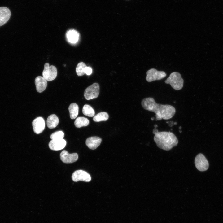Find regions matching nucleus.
Returning <instances> with one entry per match:
<instances>
[{"mask_svg":"<svg viewBox=\"0 0 223 223\" xmlns=\"http://www.w3.org/2000/svg\"><path fill=\"white\" fill-rule=\"evenodd\" d=\"M99 93V85L97 83H94L85 89L84 96L85 99L89 100L97 98Z\"/></svg>","mask_w":223,"mask_h":223,"instance_id":"obj_4","label":"nucleus"},{"mask_svg":"<svg viewBox=\"0 0 223 223\" xmlns=\"http://www.w3.org/2000/svg\"><path fill=\"white\" fill-rule=\"evenodd\" d=\"M64 137V133L61 131H58L52 133L50 138L52 140H59L63 139Z\"/></svg>","mask_w":223,"mask_h":223,"instance_id":"obj_22","label":"nucleus"},{"mask_svg":"<svg viewBox=\"0 0 223 223\" xmlns=\"http://www.w3.org/2000/svg\"><path fill=\"white\" fill-rule=\"evenodd\" d=\"M70 118L72 119H75L78 115L79 112V107L76 103H71L69 107Z\"/></svg>","mask_w":223,"mask_h":223,"instance_id":"obj_17","label":"nucleus"},{"mask_svg":"<svg viewBox=\"0 0 223 223\" xmlns=\"http://www.w3.org/2000/svg\"><path fill=\"white\" fill-rule=\"evenodd\" d=\"M102 140V139L99 137H90L86 139L85 143L89 148L92 150H94L100 145Z\"/></svg>","mask_w":223,"mask_h":223,"instance_id":"obj_12","label":"nucleus"},{"mask_svg":"<svg viewBox=\"0 0 223 223\" xmlns=\"http://www.w3.org/2000/svg\"><path fill=\"white\" fill-rule=\"evenodd\" d=\"M179 132H180V133L181 132V131L180 130V131H179Z\"/></svg>","mask_w":223,"mask_h":223,"instance_id":"obj_29","label":"nucleus"},{"mask_svg":"<svg viewBox=\"0 0 223 223\" xmlns=\"http://www.w3.org/2000/svg\"><path fill=\"white\" fill-rule=\"evenodd\" d=\"M11 11L6 7H0V26L6 23L11 16Z\"/></svg>","mask_w":223,"mask_h":223,"instance_id":"obj_13","label":"nucleus"},{"mask_svg":"<svg viewBox=\"0 0 223 223\" xmlns=\"http://www.w3.org/2000/svg\"><path fill=\"white\" fill-rule=\"evenodd\" d=\"M32 125L33 130L36 134L41 133L44 129L45 121L41 117H38L34 119L32 122Z\"/></svg>","mask_w":223,"mask_h":223,"instance_id":"obj_9","label":"nucleus"},{"mask_svg":"<svg viewBox=\"0 0 223 223\" xmlns=\"http://www.w3.org/2000/svg\"><path fill=\"white\" fill-rule=\"evenodd\" d=\"M141 105L144 109L155 113L156 120L171 119L176 112L175 108L173 106L169 104L157 103L152 97L143 99L141 102Z\"/></svg>","mask_w":223,"mask_h":223,"instance_id":"obj_1","label":"nucleus"},{"mask_svg":"<svg viewBox=\"0 0 223 223\" xmlns=\"http://www.w3.org/2000/svg\"><path fill=\"white\" fill-rule=\"evenodd\" d=\"M166 123H168L169 126L170 127L172 126L173 125H174V122L172 121H171L170 122H167Z\"/></svg>","mask_w":223,"mask_h":223,"instance_id":"obj_24","label":"nucleus"},{"mask_svg":"<svg viewBox=\"0 0 223 223\" xmlns=\"http://www.w3.org/2000/svg\"><path fill=\"white\" fill-rule=\"evenodd\" d=\"M195 164L196 168L201 171L207 170L209 167L208 161L202 154H198L195 157Z\"/></svg>","mask_w":223,"mask_h":223,"instance_id":"obj_7","label":"nucleus"},{"mask_svg":"<svg viewBox=\"0 0 223 223\" xmlns=\"http://www.w3.org/2000/svg\"><path fill=\"white\" fill-rule=\"evenodd\" d=\"M166 76L165 72L162 71H158L152 68L147 71L146 79L148 82L159 80L164 78Z\"/></svg>","mask_w":223,"mask_h":223,"instance_id":"obj_6","label":"nucleus"},{"mask_svg":"<svg viewBox=\"0 0 223 223\" xmlns=\"http://www.w3.org/2000/svg\"><path fill=\"white\" fill-rule=\"evenodd\" d=\"M179 128L180 129L181 128V127H179Z\"/></svg>","mask_w":223,"mask_h":223,"instance_id":"obj_28","label":"nucleus"},{"mask_svg":"<svg viewBox=\"0 0 223 223\" xmlns=\"http://www.w3.org/2000/svg\"><path fill=\"white\" fill-rule=\"evenodd\" d=\"M154 127H155V128H156V127H157V125H154Z\"/></svg>","mask_w":223,"mask_h":223,"instance_id":"obj_25","label":"nucleus"},{"mask_svg":"<svg viewBox=\"0 0 223 223\" xmlns=\"http://www.w3.org/2000/svg\"><path fill=\"white\" fill-rule=\"evenodd\" d=\"M89 124V120L85 117H79L76 118L74 124L75 126L78 128H80L83 126H86Z\"/></svg>","mask_w":223,"mask_h":223,"instance_id":"obj_18","label":"nucleus"},{"mask_svg":"<svg viewBox=\"0 0 223 223\" xmlns=\"http://www.w3.org/2000/svg\"><path fill=\"white\" fill-rule=\"evenodd\" d=\"M165 82L169 84L174 89L179 90L183 86L184 80L180 73L173 72L170 74L169 77L165 81Z\"/></svg>","mask_w":223,"mask_h":223,"instance_id":"obj_3","label":"nucleus"},{"mask_svg":"<svg viewBox=\"0 0 223 223\" xmlns=\"http://www.w3.org/2000/svg\"><path fill=\"white\" fill-rule=\"evenodd\" d=\"M35 83L36 90L39 93L44 91L47 87V81L43 77H37L35 79Z\"/></svg>","mask_w":223,"mask_h":223,"instance_id":"obj_14","label":"nucleus"},{"mask_svg":"<svg viewBox=\"0 0 223 223\" xmlns=\"http://www.w3.org/2000/svg\"><path fill=\"white\" fill-rule=\"evenodd\" d=\"M83 114L88 117L94 116L95 114V111L94 109L90 105H85L82 109Z\"/></svg>","mask_w":223,"mask_h":223,"instance_id":"obj_20","label":"nucleus"},{"mask_svg":"<svg viewBox=\"0 0 223 223\" xmlns=\"http://www.w3.org/2000/svg\"><path fill=\"white\" fill-rule=\"evenodd\" d=\"M154 117H152L151 118V120H154Z\"/></svg>","mask_w":223,"mask_h":223,"instance_id":"obj_26","label":"nucleus"},{"mask_svg":"<svg viewBox=\"0 0 223 223\" xmlns=\"http://www.w3.org/2000/svg\"><path fill=\"white\" fill-rule=\"evenodd\" d=\"M57 74L56 67L54 65L49 66L47 63L44 64V69L42 72L43 77L48 81L54 80L56 77Z\"/></svg>","mask_w":223,"mask_h":223,"instance_id":"obj_5","label":"nucleus"},{"mask_svg":"<svg viewBox=\"0 0 223 223\" xmlns=\"http://www.w3.org/2000/svg\"><path fill=\"white\" fill-rule=\"evenodd\" d=\"M85 73L87 75H90L92 73V69L89 67H86L85 69Z\"/></svg>","mask_w":223,"mask_h":223,"instance_id":"obj_23","label":"nucleus"},{"mask_svg":"<svg viewBox=\"0 0 223 223\" xmlns=\"http://www.w3.org/2000/svg\"><path fill=\"white\" fill-rule=\"evenodd\" d=\"M174 125H177V123L176 122H175L174 123Z\"/></svg>","mask_w":223,"mask_h":223,"instance_id":"obj_27","label":"nucleus"},{"mask_svg":"<svg viewBox=\"0 0 223 223\" xmlns=\"http://www.w3.org/2000/svg\"><path fill=\"white\" fill-rule=\"evenodd\" d=\"M87 67L85 64L83 62L79 63L76 68V72L78 76H82L85 74V69Z\"/></svg>","mask_w":223,"mask_h":223,"instance_id":"obj_21","label":"nucleus"},{"mask_svg":"<svg viewBox=\"0 0 223 223\" xmlns=\"http://www.w3.org/2000/svg\"><path fill=\"white\" fill-rule=\"evenodd\" d=\"M62 161L65 163H71L76 162L78 159V155L76 153L69 154L65 150L63 151L60 154Z\"/></svg>","mask_w":223,"mask_h":223,"instance_id":"obj_10","label":"nucleus"},{"mask_svg":"<svg viewBox=\"0 0 223 223\" xmlns=\"http://www.w3.org/2000/svg\"><path fill=\"white\" fill-rule=\"evenodd\" d=\"M66 145V142L64 139L59 140H51L49 143L50 148L54 151H59L64 148Z\"/></svg>","mask_w":223,"mask_h":223,"instance_id":"obj_11","label":"nucleus"},{"mask_svg":"<svg viewBox=\"0 0 223 223\" xmlns=\"http://www.w3.org/2000/svg\"><path fill=\"white\" fill-rule=\"evenodd\" d=\"M59 122V119L55 114L51 115L47 119V126L50 129H53L57 126Z\"/></svg>","mask_w":223,"mask_h":223,"instance_id":"obj_16","label":"nucleus"},{"mask_svg":"<svg viewBox=\"0 0 223 223\" xmlns=\"http://www.w3.org/2000/svg\"><path fill=\"white\" fill-rule=\"evenodd\" d=\"M66 36L69 42L74 43L77 42L79 35L76 30L72 29L69 30L67 31Z\"/></svg>","mask_w":223,"mask_h":223,"instance_id":"obj_15","label":"nucleus"},{"mask_svg":"<svg viewBox=\"0 0 223 223\" xmlns=\"http://www.w3.org/2000/svg\"><path fill=\"white\" fill-rule=\"evenodd\" d=\"M109 118V115L105 112H102L97 114L93 118V120L95 122H98L102 121H107Z\"/></svg>","mask_w":223,"mask_h":223,"instance_id":"obj_19","label":"nucleus"},{"mask_svg":"<svg viewBox=\"0 0 223 223\" xmlns=\"http://www.w3.org/2000/svg\"><path fill=\"white\" fill-rule=\"evenodd\" d=\"M154 140L159 148L166 151L171 150L178 142L176 136L170 132L158 131L155 134Z\"/></svg>","mask_w":223,"mask_h":223,"instance_id":"obj_2","label":"nucleus"},{"mask_svg":"<svg viewBox=\"0 0 223 223\" xmlns=\"http://www.w3.org/2000/svg\"><path fill=\"white\" fill-rule=\"evenodd\" d=\"M72 178L74 182L81 181L88 182L91 180V177L89 174L82 170H78L74 172L72 176Z\"/></svg>","mask_w":223,"mask_h":223,"instance_id":"obj_8","label":"nucleus"}]
</instances>
